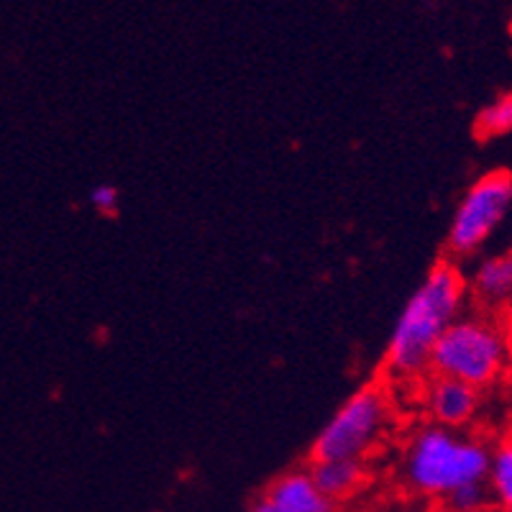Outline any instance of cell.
I'll list each match as a JSON object with an SVG mask.
<instances>
[{
  "instance_id": "cell-2",
  "label": "cell",
  "mask_w": 512,
  "mask_h": 512,
  "mask_svg": "<svg viewBox=\"0 0 512 512\" xmlns=\"http://www.w3.org/2000/svg\"><path fill=\"white\" fill-rule=\"evenodd\" d=\"M492 448L464 431L420 425L402 451V482L425 500H446L456 489L487 482Z\"/></svg>"
},
{
  "instance_id": "cell-3",
  "label": "cell",
  "mask_w": 512,
  "mask_h": 512,
  "mask_svg": "<svg viewBox=\"0 0 512 512\" xmlns=\"http://www.w3.org/2000/svg\"><path fill=\"white\" fill-rule=\"evenodd\" d=\"M512 361V338L502 323L484 315H459L433 346L428 372L472 384H495Z\"/></svg>"
},
{
  "instance_id": "cell-10",
  "label": "cell",
  "mask_w": 512,
  "mask_h": 512,
  "mask_svg": "<svg viewBox=\"0 0 512 512\" xmlns=\"http://www.w3.org/2000/svg\"><path fill=\"white\" fill-rule=\"evenodd\" d=\"M489 497L497 502L505 512H512V438L497 443L489 456L487 472Z\"/></svg>"
},
{
  "instance_id": "cell-8",
  "label": "cell",
  "mask_w": 512,
  "mask_h": 512,
  "mask_svg": "<svg viewBox=\"0 0 512 512\" xmlns=\"http://www.w3.org/2000/svg\"><path fill=\"white\" fill-rule=\"evenodd\" d=\"M315 484L331 502H346L367 484V464L359 459H326L310 466Z\"/></svg>"
},
{
  "instance_id": "cell-12",
  "label": "cell",
  "mask_w": 512,
  "mask_h": 512,
  "mask_svg": "<svg viewBox=\"0 0 512 512\" xmlns=\"http://www.w3.org/2000/svg\"><path fill=\"white\" fill-rule=\"evenodd\" d=\"M489 500H492V497H489L487 482H484L456 489L454 495H448L446 500H443V505H446L448 512H482Z\"/></svg>"
},
{
  "instance_id": "cell-14",
  "label": "cell",
  "mask_w": 512,
  "mask_h": 512,
  "mask_svg": "<svg viewBox=\"0 0 512 512\" xmlns=\"http://www.w3.org/2000/svg\"><path fill=\"white\" fill-rule=\"evenodd\" d=\"M249 512H269V507L264 505V502H259V505H254V507H251Z\"/></svg>"
},
{
  "instance_id": "cell-5",
  "label": "cell",
  "mask_w": 512,
  "mask_h": 512,
  "mask_svg": "<svg viewBox=\"0 0 512 512\" xmlns=\"http://www.w3.org/2000/svg\"><path fill=\"white\" fill-rule=\"evenodd\" d=\"M512 208V175L505 169L487 172L466 187L446 233V249L456 259L474 256L505 223Z\"/></svg>"
},
{
  "instance_id": "cell-11",
  "label": "cell",
  "mask_w": 512,
  "mask_h": 512,
  "mask_svg": "<svg viewBox=\"0 0 512 512\" xmlns=\"http://www.w3.org/2000/svg\"><path fill=\"white\" fill-rule=\"evenodd\" d=\"M474 131L479 139H497L512 131V90L502 93L477 113Z\"/></svg>"
},
{
  "instance_id": "cell-7",
  "label": "cell",
  "mask_w": 512,
  "mask_h": 512,
  "mask_svg": "<svg viewBox=\"0 0 512 512\" xmlns=\"http://www.w3.org/2000/svg\"><path fill=\"white\" fill-rule=\"evenodd\" d=\"M262 502L269 512H336V502L320 492L310 469H295L274 479Z\"/></svg>"
},
{
  "instance_id": "cell-4",
  "label": "cell",
  "mask_w": 512,
  "mask_h": 512,
  "mask_svg": "<svg viewBox=\"0 0 512 512\" xmlns=\"http://www.w3.org/2000/svg\"><path fill=\"white\" fill-rule=\"evenodd\" d=\"M392 420V402L379 384H364L338 405L336 413L315 436L310 459L364 461L382 441Z\"/></svg>"
},
{
  "instance_id": "cell-9",
  "label": "cell",
  "mask_w": 512,
  "mask_h": 512,
  "mask_svg": "<svg viewBox=\"0 0 512 512\" xmlns=\"http://www.w3.org/2000/svg\"><path fill=\"white\" fill-rule=\"evenodd\" d=\"M469 290L484 305H505L512 300V249L484 256L474 267L472 280H466Z\"/></svg>"
},
{
  "instance_id": "cell-13",
  "label": "cell",
  "mask_w": 512,
  "mask_h": 512,
  "mask_svg": "<svg viewBox=\"0 0 512 512\" xmlns=\"http://www.w3.org/2000/svg\"><path fill=\"white\" fill-rule=\"evenodd\" d=\"M90 205H93V210L100 213V216H116L118 208H121V192H118L116 185L100 182L90 192Z\"/></svg>"
},
{
  "instance_id": "cell-6",
  "label": "cell",
  "mask_w": 512,
  "mask_h": 512,
  "mask_svg": "<svg viewBox=\"0 0 512 512\" xmlns=\"http://www.w3.org/2000/svg\"><path fill=\"white\" fill-rule=\"evenodd\" d=\"M482 405V395L472 384L459 379L431 374L423 384V410L428 420L451 431H464L472 423Z\"/></svg>"
},
{
  "instance_id": "cell-1",
  "label": "cell",
  "mask_w": 512,
  "mask_h": 512,
  "mask_svg": "<svg viewBox=\"0 0 512 512\" xmlns=\"http://www.w3.org/2000/svg\"><path fill=\"white\" fill-rule=\"evenodd\" d=\"M466 277L451 262H438L415 287L384 346V369L395 379L423 377L441 333L464 315Z\"/></svg>"
}]
</instances>
